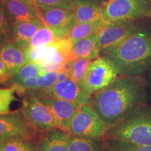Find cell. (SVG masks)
Wrapping results in <instances>:
<instances>
[{
  "instance_id": "f546056e",
  "label": "cell",
  "mask_w": 151,
  "mask_h": 151,
  "mask_svg": "<svg viewBox=\"0 0 151 151\" xmlns=\"http://www.w3.org/2000/svg\"><path fill=\"white\" fill-rule=\"evenodd\" d=\"M37 81L38 77H31V78L25 79V80L22 81L21 83H20L18 85H20L26 90H29L35 91L37 86Z\"/></svg>"
},
{
  "instance_id": "9c48e42d",
  "label": "cell",
  "mask_w": 151,
  "mask_h": 151,
  "mask_svg": "<svg viewBox=\"0 0 151 151\" xmlns=\"http://www.w3.org/2000/svg\"><path fill=\"white\" fill-rule=\"evenodd\" d=\"M133 21L109 22L98 33L97 47L103 52L113 48L139 27Z\"/></svg>"
},
{
  "instance_id": "4fadbf2b",
  "label": "cell",
  "mask_w": 151,
  "mask_h": 151,
  "mask_svg": "<svg viewBox=\"0 0 151 151\" xmlns=\"http://www.w3.org/2000/svg\"><path fill=\"white\" fill-rule=\"evenodd\" d=\"M0 59L5 64L11 78L27 62L25 48L18 46L14 41L0 47Z\"/></svg>"
},
{
  "instance_id": "44dd1931",
  "label": "cell",
  "mask_w": 151,
  "mask_h": 151,
  "mask_svg": "<svg viewBox=\"0 0 151 151\" xmlns=\"http://www.w3.org/2000/svg\"><path fill=\"white\" fill-rule=\"evenodd\" d=\"M60 39H61L59 35L53 29L45 24H42L32 38L29 46L27 47L37 48V47L46 46L52 44Z\"/></svg>"
},
{
  "instance_id": "7402d4cb",
  "label": "cell",
  "mask_w": 151,
  "mask_h": 151,
  "mask_svg": "<svg viewBox=\"0 0 151 151\" xmlns=\"http://www.w3.org/2000/svg\"><path fill=\"white\" fill-rule=\"evenodd\" d=\"M46 71L38 64L27 62L20 68V70L11 78L12 84H18L31 77H39L46 73Z\"/></svg>"
},
{
  "instance_id": "52a82bcc",
  "label": "cell",
  "mask_w": 151,
  "mask_h": 151,
  "mask_svg": "<svg viewBox=\"0 0 151 151\" xmlns=\"http://www.w3.org/2000/svg\"><path fill=\"white\" fill-rule=\"evenodd\" d=\"M21 111L34 129L46 132L57 128L50 109L37 96L30 95L24 97Z\"/></svg>"
},
{
  "instance_id": "e0dca14e",
  "label": "cell",
  "mask_w": 151,
  "mask_h": 151,
  "mask_svg": "<svg viewBox=\"0 0 151 151\" xmlns=\"http://www.w3.org/2000/svg\"><path fill=\"white\" fill-rule=\"evenodd\" d=\"M98 33L80 39L73 43L72 52L76 58L93 60L99 56L101 52L97 44Z\"/></svg>"
},
{
  "instance_id": "603a6c76",
  "label": "cell",
  "mask_w": 151,
  "mask_h": 151,
  "mask_svg": "<svg viewBox=\"0 0 151 151\" xmlns=\"http://www.w3.org/2000/svg\"><path fill=\"white\" fill-rule=\"evenodd\" d=\"M32 6L38 7L41 11L60 8L73 11L76 4L73 0H32Z\"/></svg>"
},
{
  "instance_id": "ffe728a7",
  "label": "cell",
  "mask_w": 151,
  "mask_h": 151,
  "mask_svg": "<svg viewBox=\"0 0 151 151\" xmlns=\"http://www.w3.org/2000/svg\"><path fill=\"white\" fill-rule=\"evenodd\" d=\"M104 141L97 139L76 137L70 134L69 139V151H101Z\"/></svg>"
},
{
  "instance_id": "d590c367",
  "label": "cell",
  "mask_w": 151,
  "mask_h": 151,
  "mask_svg": "<svg viewBox=\"0 0 151 151\" xmlns=\"http://www.w3.org/2000/svg\"><path fill=\"white\" fill-rule=\"evenodd\" d=\"M73 1L75 3V4H79L85 2H92L99 4L100 0H73Z\"/></svg>"
},
{
  "instance_id": "30bf717a",
  "label": "cell",
  "mask_w": 151,
  "mask_h": 151,
  "mask_svg": "<svg viewBox=\"0 0 151 151\" xmlns=\"http://www.w3.org/2000/svg\"><path fill=\"white\" fill-rule=\"evenodd\" d=\"M41 92L44 94L41 97L66 100L80 106L90 103L92 98V96L87 93L80 84L71 78L57 82L50 88Z\"/></svg>"
},
{
  "instance_id": "f1b7e54d",
  "label": "cell",
  "mask_w": 151,
  "mask_h": 151,
  "mask_svg": "<svg viewBox=\"0 0 151 151\" xmlns=\"http://www.w3.org/2000/svg\"><path fill=\"white\" fill-rule=\"evenodd\" d=\"M58 71H49L41 76L38 77L37 86L35 91L43 92L57 83Z\"/></svg>"
},
{
  "instance_id": "4dcf8cb0",
  "label": "cell",
  "mask_w": 151,
  "mask_h": 151,
  "mask_svg": "<svg viewBox=\"0 0 151 151\" xmlns=\"http://www.w3.org/2000/svg\"><path fill=\"white\" fill-rule=\"evenodd\" d=\"M11 77L9 74L8 69L5 64L0 59V83L10 79Z\"/></svg>"
},
{
  "instance_id": "484cf974",
  "label": "cell",
  "mask_w": 151,
  "mask_h": 151,
  "mask_svg": "<svg viewBox=\"0 0 151 151\" xmlns=\"http://www.w3.org/2000/svg\"><path fill=\"white\" fill-rule=\"evenodd\" d=\"M0 151H35L27 140L12 139L0 142Z\"/></svg>"
},
{
  "instance_id": "8992f818",
  "label": "cell",
  "mask_w": 151,
  "mask_h": 151,
  "mask_svg": "<svg viewBox=\"0 0 151 151\" xmlns=\"http://www.w3.org/2000/svg\"><path fill=\"white\" fill-rule=\"evenodd\" d=\"M118 76L111 60L104 56L98 57L90 62L81 86L87 93L93 96L110 85Z\"/></svg>"
},
{
  "instance_id": "ac0fdd59",
  "label": "cell",
  "mask_w": 151,
  "mask_h": 151,
  "mask_svg": "<svg viewBox=\"0 0 151 151\" xmlns=\"http://www.w3.org/2000/svg\"><path fill=\"white\" fill-rule=\"evenodd\" d=\"M109 22H110L109 20L105 19V20L92 22L77 23L71 30L68 39L73 44L80 39H84V38L98 33Z\"/></svg>"
},
{
  "instance_id": "836d02e7",
  "label": "cell",
  "mask_w": 151,
  "mask_h": 151,
  "mask_svg": "<svg viewBox=\"0 0 151 151\" xmlns=\"http://www.w3.org/2000/svg\"><path fill=\"white\" fill-rule=\"evenodd\" d=\"M147 83V91H148L150 96L151 97V71H148V78L146 80Z\"/></svg>"
},
{
  "instance_id": "7c38bea8",
  "label": "cell",
  "mask_w": 151,
  "mask_h": 151,
  "mask_svg": "<svg viewBox=\"0 0 151 151\" xmlns=\"http://www.w3.org/2000/svg\"><path fill=\"white\" fill-rule=\"evenodd\" d=\"M50 109L57 128L67 132L69 124L80 106L71 101L50 97H39Z\"/></svg>"
},
{
  "instance_id": "277c9868",
  "label": "cell",
  "mask_w": 151,
  "mask_h": 151,
  "mask_svg": "<svg viewBox=\"0 0 151 151\" xmlns=\"http://www.w3.org/2000/svg\"><path fill=\"white\" fill-rule=\"evenodd\" d=\"M109 127L89 104L79 107L69 124L67 132L76 137L101 140Z\"/></svg>"
},
{
  "instance_id": "ba28073f",
  "label": "cell",
  "mask_w": 151,
  "mask_h": 151,
  "mask_svg": "<svg viewBox=\"0 0 151 151\" xmlns=\"http://www.w3.org/2000/svg\"><path fill=\"white\" fill-rule=\"evenodd\" d=\"M33 129L21 110L0 116V142L12 139L30 140Z\"/></svg>"
},
{
  "instance_id": "6da1fadb",
  "label": "cell",
  "mask_w": 151,
  "mask_h": 151,
  "mask_svg": "<svg viewBox=\"0 0 151 151\" xmlns=\"http://www.w3.org/2000/svg\"><path fill=\"white\" fill-rule=\"evenodd\" d=\"M147 83L144 76H120L94 94L90 104L109 129L146 104Z\"/></svg>"
},
{
  "instance_id": "cb8c5ba5",
  "label": "cell",
  "mask_w": 151,
  "mask_h": 151,
  "mask_svg": "<svg viewBox=\"0 0 151 151\" xmlns=\"http://www.w3.org/2000/svg\"><path fill=\"white\" fill-rule=\"evenodd\" d=\"M90 62V60L85 58H77L73 60L72 69L69 73V78L82 86Z\"/></svg>"
},
{
  "instance_id": "d4e9b609",
  "label": "cell",
  "mask_w": 151,
  "mask_h": 151,
  "mask_svg": "<svg viewBox=\"0 0 151 151\" xmlns=\"http://www.w3.org/2000/svg\"><path fill=\"white\" fill-rule=\"evenodd\" d=\"M16 90L11 86L9 88H0V116L11 112V105L17 100L15 97Z\"/></svg>"
},
{
  "instance_id": "83f0119b",
  "label": "cell",
  "mask_w": 151,
  "mask_h": 151,
  "mask_svg": "<svg viewBox=\"0 0 151 151\" xmlns=\"http://www.w3.org/2000/svg\"><path fill=\"white\" fill-rule=\"evenodd\" d=\"M104 143L106 146L113 148L128 150L132 151H151V146H141L134 143H130L124 141L116 140V139L105 138Z\"/></svg>"
},
{
  "instance_id": "d6986e66",
  "label": "cell",
  "mask_w": 151,
  "mask_h": 151,
  "mask_svg": "<svg viewBox=\"0 0 151 151\" xmlns=\"http://www.w3.org/2000/svg\"><path fill=\"white\" fill-rule=\"evenodd\" d=\"M70 134L67 132L52 131L43 141L41 151H69V139Z\"/></svg>"
},
{
  "instance_id": "7a4b0ae2",
  "label": "cell",
  "mask_w": 151,
  "mask_h": 151,
  "mask_svg": "<svg viewBox=\"0 0 151 151\" xmlns=\"http://www.w3.org/2000/svg\"><path fill=\"white\" fill-rule=\"evenodd\" d=\"M103 54L112 62L119 75L144 76L151 69V30L139 27Z\"/></svg>"
},
{
  "instance_id": "d6a6232c",
  "label": "cell",
  "mask_w": 151,
  "mask_h": 151,
  "mask_svg": "<svg viewBox=\"0 0 151 151\" xmlns=\"http://www.w3.org/2000/svg\"><path fill=\"white\" fill-rule=\"evenodd\" d=\"M69 78V75L67 73L63 71H58L57 74V82H61V81H65Z\"/></svg>"
},
{
  "instance_id": "8d00e7d4",
  "label": "cell",
  "mask_w": 151,
  "mask_h": 151,
  "mask_svg": "<svg viewBox=\"0 0 151 151\" xmlns=\"http://www.w3.org/2000/svg\"><path fill=\"white\" fill-rule=\"evenodd\" d=\"M22 1H24V2H27L28 4H29L32 5V0H22Z\"/></svg>"
},
{
  "instance_id": "9a60e30c",
  "label": "cell",
  "mask_w": 151,
  "mask_h": 151,
  "mask_svg": "<svg viewBox=\"0 0 151 151\" xmlns=\"http://www.w3.org/2000/svg\"><path fill=\"white\" fill-rule=\"evenodd\" d=\"M42 24L39 18L15 22L12 28L13 41L21 48H27L32 38Z\"/></svg>"
},
{
  "instance_id": "e575fe53",
  "label": "cell",
  "mask_w": 151,
  "mask_h": 151,
  "mask_svg": "<svg viewBox=\"0 0 151 151\" xmlns=\"http://www.w3.org/2000/svg\"><path fill=\"white\" fill-rule=\"evenodd\" d=\"M101 151H132V150H122V149L113 148V147H110V146H106V145L105 144L104 145V148L102 149V150H101Z\"/></svg>"
},
{
  "instance_id": "4316f807",
  "label": "cell",
  "mask_w": 151,
  "mask_h": 151,
  "mask_svg": "<svg viewBox=\"0 0 151 151\" xmlns=\"http://www.w3.org/2000/svg\"><path fill=\"white\" fill-rule=\"evenodd\" d=\"M11 37H12V29L8 17L4 9L0 6V47L9 43Z\"/></svg>"
},
{
  "instance_id": "5b68a950",
  "label": "cell",
  "mask_w": 151,
  "mask_h": 151,
  "mask_svg": "<svg viewBox=\"0 0 151 151\" xmlns=\"http://www.w3.org/2000/svg\"><path fill=\"white\" fill-rule=\"evenodd\" d=\"M101 6L110 22H134L151 16L150 0H107Z\"/></svg>"
},
{
  "instance_id": "2e32d148",
  "label": "cell",
  "mask_w": 151,
  "mask_h": 151,
  "mask_svg": "<svg viewBox=\"0 0 151 151\" xmlns=\"http://www.w3.org/2000/svg\"><path fill=\"white\" fill-rule=\"evenodd\" d=\"M73 11L78 23L92 22L106 19L102 6L97 3L85 2L76 4Z\"/></svg>"
},
{
  "instance_id": "5bb4252c",
  "label": "cell",
  "mask_w": 151,
  "mask_h": 151,
  "mask_svg": "<svg viewBox=\"0 0 151 151\" xmlns=\"http://www.w3.org/2000/svg\"><path fill=\"white\" fill-rule=\"evenodd\" d=\"M1 1L4 10L15 22L39 18L40 9L22 0H1Z\"/></svg>"
},
{
  "instance_id": "1f68e13d",
  "label": "cell",
  "mask_w": 151,
  "mask_h": 151,
  "mask_svg": "<svg viewBox=\"0 0 151 151\" xmlns=\"http://www.w3.org/2000/svg\"><path fill=\"white\" fill-rule=\"evenodd\" d=\"M73 61H70V60H67L64 62L63 65H62V70L65 71V72L67 73L69 75V73L72 69V66H73Z\"/></svg>"
},
{
  "instance_id": "8fae6325",
  "label": "cell",
  "mask_w": 151,
  "mask_h": 151,
  "mask_svg": "<svg viewBox=\"0 0 151 151\" xmlns=\"http://www.w3.org/2000/svg\"><path fill=\"white\" fill-rule=\"evenodd\" d=\"M39 20L53 29L61 39L68 38L71 30L78 23L73 11L60 8L41 11Z\"/></svg>"
},
{
  "instance_id": "3957f363",
  "label": "cell",
  "mask_w": 151,
  "mask_h": 151,
  "mask_svg": "<svg viewBox=\"0 0 151 151\" xmlns=\"http://www.w3.org/2000/svg\"><path fill=\"white\" fill-rule=\"evenodd\" d=\"M105 138L151 146V108L146 104L134 111L122 121L109 128Z\"/></svg>"
}]
</instances>
